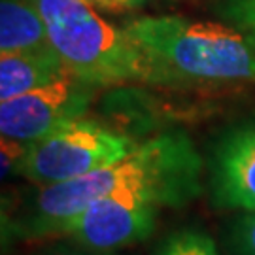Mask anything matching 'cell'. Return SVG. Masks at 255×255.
Segmentation results:
<instances>
[{
    "instance_id": "obj_1",
    "label": "cell",
    "mask_w": 255,
    "mask_h": 255,
    "mask_svg": "<svg viewBox=\"0 0 255 255\" xmlns=\"http://www.w3.org/2000/svg\"><path fill=\"white\" fill-rule=\"evenodd\" d=\"M202 172L204 161L183 130L159 132L118 163L70 182L38 187L4 221V235L21 240L59 235L83 208L110 195H134L161 208H180L201 195Z\"/></svg>"
},
{
    "instance_id": "obj_2",
    "label": "cell",
    "mask_w": 255,
    "mask_h": 255,
    "mask_svg": "<svg viewBox=\"0 0 255 255\" xmlns=\"http://www.w3.org/2000/svg\"><path fill=\"white\" fill-rule=\"evenodd\" d=\"M146 53L153 85L223 87L255 83V36L223 23L146 15L123 25Z\"/></svg>"
},
{
    "instance_id": "obj_3",
    "label": "cell",
    "mask_w": 255,
    "mask_h": 255,
    "mask_svg": "<svg viewBox=\"0 0 255 255\" xmlns=\"http://www.w3.org/2000/svg\"><path fill=\"white\" fill-rule=\"evenodd\" d=\"M68 74L93 87L151 83L146 53L93 9L87 0H34Z\"/></svg>"
},
{
    "instance_id": "obj_4",
    "label": "cell",
    "mask_w": 255,
    "mask_h": 255,
    "mask_svg": "<svg viewBox=\"0 0 255 255\" xmlns=\"http://www.w3.org/2000/svg\"><path fill=\"white\" fill-rule=\"evenodd\" d=\"M138 144L93 119H76L25 146L13 172L38 187L57 185L118 163Z\"/></svg>"
},
{
    "instance_id": "obj_5",
    "label": "cell",
    "mask_w": 255,
    "mask_h": 255,
    "mask_svg": "<svg viewBox=\"0 0 255 255\" xmlns=\"http://www.w3.org/2000/svg\"><path fill=\"white\" fill-rule=\"evenodd\" d=\"M97 87L72 76L40 89L0 102L2 140L28 146L53 130L82 119L89 110Z\"/></svg>"
},
{
    "instance_id": "obj_6",
    "label": "cell",
    "mask_w": 255,
    "mask_h": 255,
    "mask_svg": "<svg viewBox=\"0 0 255 255\" xmlns=\"http://www.w3.org/2000/svg\"><path fill=\"white\" fill-rule=\"evenodd\" d=\"M159 204L134 195H110L91 202L59 233L80 246L118 252L151 237Z\"/></svg>"
},
{
    "instance_id": "obj_7",
    "label": "cell",
    "mask_w": 255,
    "mask_h": 255,
    "mask_svg": "<svg viewBox=\"0 0 255 255\" xmlns=\"http://www.w3.org/2000/svg\"><path fill=\"white\" fill-rule=\"evenodd\" d=\"M208 187L216 208L255 212V114L218 136L208 159Z\"/></svg>"
},
{
    "instance_id": "obj_8",
    "label": "cell",
    "mask_w": 255,
    "mask_h": 255,
    "mask_svg": "<svg viewBox=\"0 0 255 255\" xmlns=\"http://www.w3.org/2000/svg\"><path fill=\"white\" fill-rule=\"evenodd\" d=\"M0 53H57L34 0H0Z\"/></svg>"
},
{
    "instance_id": "obj_9",
    "label": "cell",
    "mask_w": 255,
    "mask_h": 255,
    "mask_svg": "<svg viewBox=\"0 0 255 255\" xmlns=\"http://www.w3.org/2000/svg\"><path fill=\"white\" fill-rule=\"evenodd\" d=\"M70 76L55 55H0V102Z\"/></svg>"
},
{
    "instance_id": "obj_10",
    "label": "cell",
    "mask_w": 255,
    "mask_h": 255,
    "mask_svg": "<svg viewBox=\"0 0 255 255\" xmlns=\"http://www.w3.org/2000/svg\"><path fill=\"white\" fill-rule=\"evenodd\" d=\"M155 255H219V250L214 238L204 231L185 227L164 238Z\"/></svg>"
},
{
    "instance_id": "obj_11",
    "label": "cell",
    "mask_w": 255,
    "mask_h": 255,
    "mask_svg": "<svg viewBox=\"0 0 255 255\" xmlns=\"http://www.w3.org/2000/svg\"><path fill=\"white\" fill-rule=\"evenodd\" d=\"M229 255H255V212L240 214L227 231Z\"/></svg>"
},
{
    "instance_id": "obj_12",
    "label": "cell",
    "mask_w": 255,
    "mask_h": 255,
    "mask_svg": "<svg viewBox=\"0 0 255 255\" xmlns=\"http://www.w3.org/2000/svg\"><path fill=\"white\" fill-rule=\"evenodd\" d=\"M216 11L231 27L255 36V0H221Z\"/></svg>"
},
{
    "instance_id": "obj_13",
    "label": "cell",
    "mask_w": 255,
    "mask_h": 255,
    "mask_svg": "<svg viewBox=\"0 0 255 255\" xmlns=\"http://www.w3.org/2000/svg\"><path fill=\"white\" fill-rule=\"evenodd\" d=\"M38 255H114V252H101V250H91V248L80 246V244H57V246L46 248Z\"/></svg>"
},
{
    "instance_id": "obj_14",
    "label": "cell",
    "mask_w": 255,
    "mask_h": 255,
    "mask_svg": "<svg viewBox=\"0 0 255 255\" xmlns=\"http://www.w3.org/2000/svg\"><path fill=\"white\" fill-rule=\"evenodd\" d=\"M97 4H101L108 9H128V8H136L138 4H142L144 0H93Z\"/></svg>"
}]
</instances>
